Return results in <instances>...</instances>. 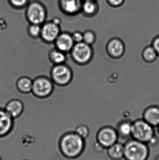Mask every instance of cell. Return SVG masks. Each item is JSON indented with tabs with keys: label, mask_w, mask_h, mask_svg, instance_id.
I'll return each mask as SVG.
<instances>
[{
	"label": "cell",
	"mask_w": 159,
	"mask_h": 160,
	"mask_svg": "<svg viewBox=\"0 0 159 160\" xmlns=\"http://www.w3.org/2000/svg\"><path fill=\"white\" fill-rule=\"evenodd\" d=\"M86 140L78 136L74 131L64 133L58 142V148L61 155L68 159L79 158L85 151Z\"/></svg>",
	"instance_id": "1"
},
{
	"label": "cell",
	"mask_w": 159,
	"mask_h": 160,
	"mask_svg": "<svg viewBox=\"0 0 159 160\" xmlns=\"http://www.w3.org/2000/svg\"><path fill=\"white\" fill-rule=\"evenodd\" d=\"M125 160H147L150 148L145 143L131 138L124 144Z\"/></svg>",
	"instance_id": "2"
},
{
	"label": "cell",
	"mask_w": 159,
	"mask_h": 160,
	"mask_svg": "<svg viewBox=\"0 0 159 160\" xmlns=\"http://www.w3.org/2000/svg\"><path fill=\"white\" fill-rule=\"evenodd\" d=\"M72 61L79 66H85L91 62L94 56L92 46L84 42L76 43L70 52Z\"/></svg>",
	"instance_id": "3"
},
{
	"label": "cell",
	"mask_w": 159,
	"mask_h": 160,
	"mask_svg": "<svg viewBox=\"0 0 159 160\" xmlns=\"http://www.w3.org/2000/svg\"><path fill=\"white\" fill-rule=\"evenodd\" d=\"M49 75V78L54 85L59 87H65L70 84L73 78L72 68L66 63L53 65Z\"/></svg>",
	"instance_id": "4"
},
{
	"label": "cell",
	"mask_w": 159,
	"mask_h": 160,
	"mask_svg": "<svg viewBox=\"0 0 159 160\" xmlns=\"http://www.w3.org/2000/svg\"><path fill=\"white\" fill-rule=\"evenodd\" d=\"M155 134L154 127L143 118L133 121L131 138L147 144Z\"/></svg>",
	"instance_id": "5"
},
{
	"label": "cell",
	"mask_w": 159,
	"mask_h": 160,
	"mask_svg": "<svg viewBox=\"0 0 159 160\" xmlns=\"http://www.w3.org/2000/svg\"><path fill=\"white\" fill-rule=\"evenodd\" d=\"M54 90V84L50 78L38 76L33 80L31 93L39 99H45L51 96Z\"/></svg>",
	"instance_id": "6"
},
{
	"label": "cell",
	"mask_w": 159,
	"mask_h": 160,
	"mask_svg": "<svg viewBox=\"0 0 159 160\" xmlns=\"http://www.w3.org/2000/svg\"><path fill=\"white\" fill-rule=\"evenodd\" d=\"M119 139L116 128L109 126L101 128L97 132L96 136V142L105 149L118 142Z\"/></svg>",
	"instance_id": "7"
},
{
	"label": "cell",
	"mask_w": 159,
	"mask_h": 160,
	"mask_svg": "<svg viewBox=\"0 0 159 160\" xmlns=\"http://www.w3.org/2000/svg\"><path fill=\"white\" fill-rule=\"evenodd\" d=\"M26 17L30 24L41 25L44 22L46 18L45 8L40 3L33 2L27 8Z\"/></svg>",
	"instance_id": "8"
},
{
	"label": "cell",
	"mask_w": 159,
	"mask_h": 160,
	"mask_svg": "<svg viewBox=\"0 0 159 160\" xmlns=\"http://www.w3.org/2000/svg\"><path fill=\"white\" fill-rule=\"evenodd\" d=\"M60 32L59 25L55 24L52 21L44 22L41 26L40 38L46 44H53Z\"/></svg>",
	"instance_id": "9"
},
{
	"label": "cell",
	"mask_w": 159,
	"mask_h": 160,
	"mask_svg": "<svg viewBox=\"0 0 159 160\" xmlns=\"http://www.w3.org/2000/svg\"><path fill=\"white\" fill-rule=\"evenodd\" d=\"M106 51L107 54L111 58L118 59L121 58L125 54L126 47L121 39L118 38H114L107 42Z\"/></svg>",
	"instance_id": "10"
},
{
	"label": "cell",
	"mask_w": 159,
	"mask_h": 160,
	"mask_svg": "<svg viewBox=\"0 0 159 160\" xmlns=\"http://www.w3.org/2000/svg\"><path fill=\"white\" fill-rule=\"evenodd\" d=\"M53 44L55 48L66 54L70 53L75 45L72 34L66 32H61Z\"/></svg>",
	"instance_id": "11"
},
{
	"label": "cell",
	"mask_w": 159,
	"mask_h": 160,
	"mask_svg": "<svg viewBox=\"0 0 159 160\" xmlns=\"http://www.w3.org/2000/svg\"><path fill=\"white\" fill-rule=\"evenodd\" d=\"M14 127V119L4 108L0 107V138L8 136L13 130Z\"/></svg>",
	"instance_id": "12"
},
{
	"label": "cell",
	"mask_w": 159,
	"mask_h": 160,
	"mask_svg": "<svg viewBox=\"0 0 159 160\" xmlns=\"http://www.w3.org/2000/svg\"><path fill=\"white\" fill-rule=\"evenodd\" d=\"M6 112L15 120L23 113L24 105L23 102L18 99H12L7 102L4 108Z\"/></svg>",
	"instance_id": "13"
},
{
	"label": "cell",
	"mask_w": 159,
	"mask_h": 160,
	"mask_svg": "<svg viewBox=\"0 0 159 160\" xmlns=\"http://www.w3.org/2000/svg\"><path fill=\"white\" fill-rule=\"evenodd\" d=\"M142 118L154 128H157L159 125V106L147 107L143 113Z\"/></svg>",
	"instance_id": "14"
},
{
	"label": "cell",
	"mask_w": 159,
	"mask_h": 160,
	"mask_svg": "<svg viewBox=\"0 0 159 160\" xmlns=\"http://www.w3.org/2000/svg\"><path fill=\"white\" fill-rule=\"evenodd\" d=\"M81 0H60V6L63 11L69 15H74L82 10Z\"/></svg>",
	"instance_id": "15"
},
{
	"label": "cell",
	"mask_w": 159,
	"mask_h": 160,
	"mask_svg": "<svg viewBox=\"0 0 159 160\" xmlns=\"http://www.w3.org/2000/svg\"><path fill=\"white\" fill-rule=\"evenodd\" d=\"M106 150L107 156L112 160H121L124 158V146L123 144L117 142Z\"/></svg>",
	"instance_id": "16"
},
{
	"label": "cell",
	"mask_w": 159,
	"mask_h": 160,
	"mask_svg": "<svg viewBox=\"0 0 159 160\" xmlns=\"http://www.w3.org/2000/svg\"><path fill=\"white\" fill-rule=\"evenodd\" d=\"M48 56L49 60L53 65L66 63L67 60V54L55 48L49 51Z\"/></svg>",
	"instance_id": "17"
},
{
	"label": "cell",
	"mask_w": 159,
	"mask_h": 160,
	"mask_svg": "<svg viewBox=\"0 0 159 160\" xmlns=\"http://www.w3.org/2000/svg\"><path fill=\"white\" fill-rule=\"evenodd\" d=\"M132 122L128 120L120 121L117 126L116 129L119 137L123 139L131 138Z\"/></svg>",
	"instance_id": "18"
},
{
	"label": "cell",
	"mask_w": 159,
	"mask_h": 160,
	"mask_svg": "<svg viewBox=\"0 0 159 160\" xmlns=\"http://www.w3.org/2000/svg\"><path fill=\"white\" fill-rule=\"evenodd\" d=\"M33 80L26 76L20 77L17 80L16 88L19 92L23 94L31 93Z\"/></svg>",
	"instance_id": "19"
},
{
	"label": "cell",
	"mask_w": 159,
	"mask_h": 160,
	"mask_svg": "<svg viewBox=\"0 0 159 160\" xmlns=\"http://www.w3.org/2000/svg\"><path fill=\"white\" fill-rule=\"evenodd\" d=\"M99 10V6L95 0L85 1L82 4V10L88 17H92L96 14Z\"/></svg>",
	"instance_id": "20"
},
{
	"label": "cell",
	"mask_w": 159,
	"mask_h": 160,
	"mask_svg": "<svg viewBox=\"0 0 159 160\" xmlns=\"http://www.w3.org/2000/svg\"><path fill=\"white\" fill-rule=\"evenodd\" d=\"M143 60L148 63L154 62L157 59L158 55L151 45L146 47L142 52Z\"/></svg>",
	"instance_id": "21"
},
{
	"label": "cell",
	"mask_w": 159,
	"mask_h": 160,
	"mask_svg": "<svg viewBox=\"0 0 159 160\" xmlns=\"http://www.w3.org/2000/svg\"><path fill=\"white\" fill-rule=\"evenodd\" d=\"M28 35L33 39L40 38L41 32V26L39 24H30L27 29Z\"/></svg>",
	"instance_id": "22"
},
{
	"label": "cell",
	"mask_w": 159,
	"mask_h": 160,
	"mask_svg": "<svg viewBox=\"0 0 159 160\" xmlns=\"http://www.w3.org/2000/svg\"><path fill=\"white\" fill-rule=\"evenodd\" d=\"M83 33V42L92 46L96 42V35L93 31L87 30Z\"/></svg>",
	"instance_id": "23"
},
{
	"label": "cell",
	"mask_w": 159,
	"mask_h": 160,
	"mask_svg": "<svg viewBox=\"0 0 159 160\" xmlns=\"http://www.w3.org/2000/svg\"><path fill=\"white\" fill-rule=\"evenodd\" d=\"M74 132L78 136L85 140L89 137L90 134L89 128L85 125H80L77 126Z\"/></svg>",
	"instance_id": "24"
},
{
	"label": "cell",
	"mask_w": 159,
	"mask_h": 160,
	"mask_svg": "<svg viewBox=\"0 0 159 160\" xmlns=\"http://www.w3.org/2000/svg\"><path fill=\"white\" fill-rule=\"evenodd\" d=\"M71 34H72V38L75 44L83 42V32L79 31H75Z\"/></svg>",
	"instance_id": "25"
},
{
	"label": "cell",
	"mask_w": 159,
	"mask_h": 160,
	"mask_svg": "<svg viewBox=\"0 0 159 160\" xmlns=\"http://www.w3.org/2000/svg\"><path fill=\"white\" fill-rule=\"evenodd\" d=\"M11 4L17 8H21L24 6L28 0H9Z\"/></svg>",
	"instance_id": "26"
},
{
	"label": "cell",
	"mask_w": 159,
	"mask_h": 160,
	"mask_svg": "<svg viewBox=\"0 0 159 160\" xmlns=\"http://www.w3.org/2000/svg\"><path fill=\"white\" fill-rule=\"evenodd\" d=\"M125 0H106L109 5L114 8L121 6L124 3Z\"/></svg>",
	"instance_id": "27"
},
{
	"label": "cell",
	"mask_w": 159,
	"mask_h": 160,
	"mask_svg": "<svg viewBox=\"0 0 159 160\" xmlns=\"http://www.w3.org/2000/svg\"><path fill=\"white\" fill-rule=\"evenodd\" d=\"M159 143V139L158 137L155 134L151 140L147 143V145L149 148L150 147H155L157 146Z\"/></svg>",
	"instance_id": "28"
},
{
	"label": "cell",
	"mask_w": 159,
	"mask_h": 160,
	"mask_svg": "<svg viewBox=\"0 0 159 160\" xmlns=\"http://www.w3.org/2000/svg\"><path fill=\"white\" fill-rule=\"evenodd\" d=\"M151 46L154 48L156 50V52L159 56V35L157 36L154 38L152 40Z\"/></svg>",
	"instance_id": "29"
},
{
	"label": "cell",
	"mask_w": 159,
	"mask_h": 160,
	"mask_svg": "<svg viewBox=\"0 0 159 160\" xmlns=\"http://www.w3.org/2000/svg\"><path fill=\"white\" fill-rule=\"evenodd\" d=\"M54 23L57 24V25H59L61 23L60 20L58 18H55L53 19V20L52 21Z\"/></svg>",
	"instance_id": "30"
},
{
	"label": "cell",
	"mask_w": 159,
	"mask_h": 160,
	"mask_svg": "<svg viewBox=\"0 0 159 160\" xmlns=\"http://www.w3.org/2000/svg\"><path fill=\"white\" fill-rule=\"evenodd\" d=\"M155 160H159V154L156 156V157L155 158Z\"/></svg>",
	"instance_id": "31"
},
{
	"label": "cell",
	"mask_w": 159,
	"mask_h": 160,
	"mask_svg": "<svg viewBox=\"0 0 159 160\" xmlns=\"http://www.w3.org/2000/svg\"><path fill=\"white\" fill-rule=\"evenodd\" d=\"M157 131L159 135V125L157 127Z\"/></svg>",
	"instance_id": "32"
},
{
	"label": "cell",
	"mask_w": 159,
	"mask_h": 160,
	"mask_svg": "<svg viewBox=\"0 0 159 160\" xmlns=\"http://www.w3.org/2000/svg\"><path fill=\"white\" fill-rule=\"evenodd\" d=\"M0 160H2V158H1V157H0Z\"/></svg>",
	"instance_id": "33"
},
{
	"label": "cell",
	"mask_w": 159,
	"mask_h": 160,
	"mask_svg": "<svg viewBox=\"0 0 159 160\" xmlns=\"http://www.w3.org/2000/svg\"><path fill=\"white\" fill-rule=\"evenodd\" d=\"M85 1H89V0H85Z\"/></svg>",
	"instance_id": "34"
}]
</instances>
